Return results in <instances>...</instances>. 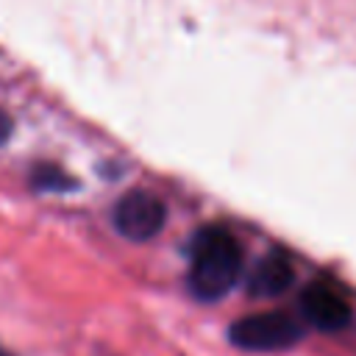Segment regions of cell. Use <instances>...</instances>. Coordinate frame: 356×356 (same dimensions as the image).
<instances>
[{"label": "cell", "instance_id": "obj_4", "mask_svg": "<svg viewBox=\"0 0 356 356\" xmlns=\"http://www.w3.org/2000/svg\"><path fill=\"white\" fill-rule=\"evenodd\" d=\"M300 314L317 331H342L350 323L348 300L325 284H309L300 292Z\"/></svg>", "mask_w": 356, "mask_h": 356}, {"label": "cell", "instance_id": "obj_1", "mask_svg": "<svg viewBox=\"0 0 356 356\" xmlns=\"http://www.w3.org/2000/svg\"><path fill=\"white\" fill-rule=\"evenodd\" d=\"M242 275V250L231 231L200 228L189 248V289L197 300H220Z\"/></svg>", "mask_w": 356, "mask_h": 356}, {"label": "cell", "instance_id": "obj_8", "mask_svg": "<svg viewBox=\"0 0 356 356\" xmlns=\"http://www.w3.org/2000/svg\"><path fill=\"white\" fill-rule=\"evenodd\" d=\"M0 356H11V353H8V350H3V348H0Z\"/></svg>", "mask_w": 356, "mask_h": 356}, {"label": "cell", "instance_id": "obj_7", "mask_svg": "<svg viewBox=\"0 0 356 356\" xmlns=\"http://www.w3.org/2000/svg\"><path fill=\"white\" fill-rule=\"evenodd\" d=\"M8 136H11V117L0 108V145H6Z\"/></svg>", "mask_w": 356, "mask_h": 356}, {"label": "cell", "instance_id": "obj_3", "mask_svg": "<svg viewBox=\"0 0 356 356\" xmlns=\"http://www.w3.org/2000/svg\"><path fill=\"white\" fill-rule=\"evenodd\" d=\"M111 222L120 236H125L131 242H147L156 234H161V228L167 222V206L153 192L134 189L117 200V206L111 211Z\"/></svg>", "mask_w": 356, "mask_h": 356}, {"label": "cell", "instance_id": "obj_5", "mask_svg": "<svg viewBox=\"0 0 356 356\" xmlns=\"http://www.w3.org/2000/svg\"><path fill=\"white\" fill-rule=\"evenodd\" d=\"M292 281H295L292 261L284 253H270V256L259 259V264L250 270L248 292L253 298H273V295H281L284 289H289Z\"/></svg>", "mask_w": 356, "mask_h": 356}, {"label": "cell", "instance_id": "obj_6", "mask_svg": "<svg viewBox=\"0 0 356 356\" xmlns=\"http://www.w3.org/2000/svg\"><path fill=\"white\" fill-rule=\"evenodd\" d=\"M67 175L64 172H58L56 167H39L36 172H33V184L36 186H44V189H67V186H72L70 181H64Z\"/></svg>", "mask_w": 356, "mask_h": 356}, {"label": "cell", "instance_id": "obj_2", "mask_svg": "<svg viewBox=\"0 0 356 356\" xmlns=\"http://www.w3.org/2000/svg\"><path fill=\"white\" fill-rule=\"evenodd\" d=\"M228 337L242 350L264 353V350H286V348H292L303 337V328L286 312H259V314L239 317L231 325Z\"/></svg>", "mask_w": 356, "mask_h": 356}]
</instances>
